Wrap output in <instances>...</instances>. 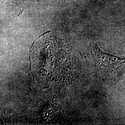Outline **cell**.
I'll return each mask as SVG.
<instances>
[{
  "instance_id": "obj_2",
  "label": "cell",
  "mask_w": 125,
  "mask_h": 125,
  "mask_svg": "<svg viewBox=\"0 0 125 125\" xmlns=\"http://www.w3.org/2000/svg\"><path fill=\"white\" fill-rule=\"evenodd\" d=\"M29 0H0V8L13 12H22L24 3Z\"/></svg>"
},
{
  "instance_id": "obj_1",
  "label": "cell",
  "mask_w": 125,
  "mask_h": 125,
  "mask_svg": "<svg viewBox=\"0 0 125 125\" xmlns=\"http://www.w3.org/2000/svg\"><path fill=\"white\" fill-rule=\"evenodd\" d=\"M93 50L100 63L99 65L105 71L112 72L111 71H116L118 67H120L123 65L124 62L122 59L104 53L96 45H93Z\"/></svg>"
}]
</instances>
